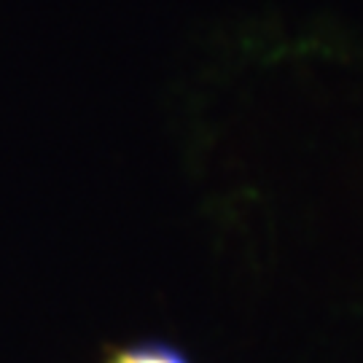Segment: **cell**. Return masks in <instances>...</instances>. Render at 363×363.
<instances>
[{
  "label": "cell",
  "instance_id": "1",
  "mask_svg": "<svg viewBox=\"0 0 363 363\" xmlns=\"http://www.w3.org/2000/svg\"><path fill=\"white\" fill-rule=\"evenodd\" d=\"M100 363H194L186 352L164 339H138L111 345Z\"/></svg>",
  "mask_w": 363,
  "mask_h": 363
}]
</instances>
